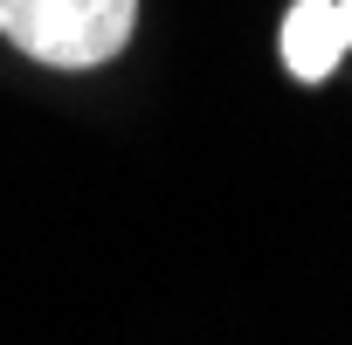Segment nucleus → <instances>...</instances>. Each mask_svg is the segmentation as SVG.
Here are the masks:
<instances>
[{"mask_svg": "<svg viewBox=\"0 0 352 345\" xmlns=\"http://www.w3.org/2000/svg\"><path fill=\"white\" fill-rule=\"evenodd\" d=\"M138 0H0V35L49 69H97L131 42Z\"/></svg>", "mask_w": 352, "mask_h": 345, "instance_id": "obj_1", "label": "nucleus"}, {"mask_svg": "<svg viewBox=\"0 0 352 345\" xmlns=\"http://www.w3.org/2000/svg\"><path fill=\"white\" fill-rule=\"evenodd\" d=\"M338 28H345V49H352V0H338Z\"/></svg>", "mask_w": 352, "mask_h": 345, "instance_id": "obj_3", "label": "nucleus"}, {"mask_svg": "<svg viewBox=\"0 0 352 345\" xmlns=\"http://www.w3.org/2000/svg\"><path fill=\"white\" fill-rule=\"evenodd\" d=\"M345 56V28H338V0H297L283 14V63L297 83H324Z\"/></svg>", "mask_w": 352, "mask_h": 345, "instance_id": "obj_2", "label": "nucleus"}]
</instances>
